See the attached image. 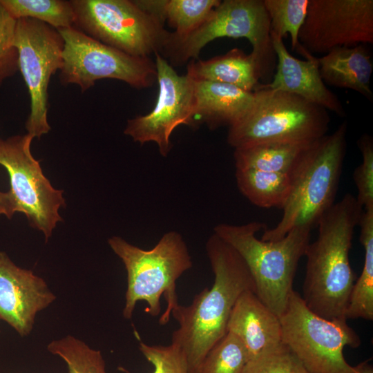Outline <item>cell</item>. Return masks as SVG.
<instances>
[{
  "mask_svg": "<svg viewBox=\"0 0 373 373\" xmlns=\"http://www.w3.org/2000/svg\"><path fill=\"white\" fill-rule=\"evenodd\" d=\"M214 279L212 286L197 294L191 303L174 309L179 324L171 343L185 355L193 373H198L208 352L227 333L232 308L240 295L255 291L251 273L239 254L214 233L206 242Z\"/></svg>",
  "mask_w": 373,
  "mask_h": 373,
  "instance_id": "obj_1",
  "label": "cell"
},
{
  "mask_svg": "<svg viewBox=\"0 0 373 373\" xmlns=\"http://www.w3.org/2000/svg\"><path fill=\"white\" fill-rule=\"evenodd\" d=\"M363 211L356 198L346 193L320 218L318 236L305 250L301 297L312 312L325 319L347 320L345 313L356 280L350 251Z\"/></svg>",
  "mask_w": 373,
  "mask_h": 373,
  "instance_id": "obj_2",
  "label": "cell"
},
{
  "mask_svg": "<svg viewBox=\"0 0 373 373\" xmlns=\"http://www.w3.org/2000/svg\"><path fill=\"white\" fill-rule=\"evenodd\" d=\"M347 124L309 143L290 173L291 190L283 216L272 229L263 231L261 240L276 241L296 227L312 229L335 203L346 153Z\"/></svg>",
  "mask_w": 373,
  "mask_h": 373,
  "instance_id": "obj_3",
  "label": "cell"
},
{
  "mask_svg": "<svg viewBox=\"0 0 373 373\" xmlns=\"http://www.w3.org/2000/svg\"><path fill=\"white\" fill-rule=\"evenodd\" d=\"M265 229L266 224L256 221L220 223L214 227L213 233L242 257L253 278L256 294L280 316L294 290L296 269L310 242L312 229L296 227L280 240L264 241L256 234Z\"/></svg>",
  "mask_w": 373,
  "mask_h": 373,
  "instance_id": "obj_4",
  "label": "cell"
},
{
  "mask_svg": "<svg viewBox=\"0 0 373 373\" xmlns=\"http://www.w3.org/2000/svg\"><path fill=\"white\" fill-rule=\"evenodd\" d=\"M108 243L122 260L127 273V288L122 314L131 320L137 302L146 303V313L157 316L161 312L164 295L166 309L160 318L165 325L178 305L176 292L178 279L192 266L191 257L182 236L178 231L165 233L151 249H143L119 236Z\"/></svg>",
  "mask_w": 373,
  "mask_h": 373,
  "instance_id": "obj_5",
  "label": "cell"
},
{
  "mask_svg": "<svg viewBox=\"0 0 373 373\" xmlns=\"http://www.w3.org/2000/svg\"><path fill=\"white\" fill-rule=\"evenodd\" d=\"M246 112L229 126L234 149L267 143L309 144L327 134V111L278 90L257 88Z\"/></svg>",
  "mask_w": 373,
  "mask_h": 373,
  "instance_id": "obj_6",
  "label": "cell"
},
{
  "mask_svg": "<svg viewBox=\"0 0 373 373\" xmlns=\"http://www.w3.org/2000/svg\"><path fill=\"white\" fill-rule=\"evenodd\" d=\"M222 37L248 39L262 77L272 71L276 55L263 0L221 1L207 19L189 35L176 37L170 32L162 56L175 66L181 65L190 59H198L207 44Z\"/></svg>",
  "mask_w": 373,
  "mask_h": 373,
  "instance_id": "obj_7",
  "label": "cell"
},
{
  "mask_svg": "<svg viewBox=\"0 0 373 373\" xmlns=\"http://www.w3.org/2000/svg\"><path fill=\"white\" fill-rule=\"evenodd\" d=\"M281 341L309 373H354L343 354L345 347L356 348L361 341L347 320H328L312 312L294 289L279 316Z\"/></svg>",
  "mask_w": 373,
  "mask_h": 373,
  "instance_id": "obj_8",
  "label": "cell"
},
{
  "mask_svg": "<svg viewBox=\"0 0 373 373\" xmlns=\"http://www.w3.org/2000/svg\"><path fill=\"white\" fill-rule=\"evenodd\" d=\"M74 26L88 36L128 55L161 54L170 32L131 0H71Z\"/></svg>",
  "mask_w": 373,
  "mask_h": 373,
  "instance_id": "obj_9",
  "label": "cell"
},
{
  "mask_svg": "<svg viewBox=\"0 0 373 373\" xmlns=\"http://www.w3.org/2000/svg\"><path fill=\"white\" fill-rule=\"evenodd\" d=\"M63 40L62 84H75L82 93L102 79L124 82L141 89L157 80L155 64L149 57L128 55L84 34L75 26L58 29Z\"/></svg>",
  "mask_w": 373,
  "mask_h": 373,
  "instance_id": "obj_10",
  "label": "cell"
},
{
  "mask_svg": "<svg viewBox=\"0 0 373 373\" xmlns=\"http://www.w3.org/2000/svg\"><path fill=\"white\" fill-rule=\"evenodd\" d=\"M64 44L59 31L50 26L30 18L17 19L14 46L30 100L26 128L33 137L40 138L50 130L48 86L51 77L62 67Z\"/></svg>",
  "mask_w": 373,
  "mask_h": 373,
  "instance_id": "obj_11",
  "label": "cell"
},
{
  "mask_svg": "<svg viewBox=\"0 0 373 373\" xmlns=\"http://www.w3.org/2000/svg\"><path fill=\"white\" fill-rule=\"evenodd\" d=\"M33 138L26 133L0 139V164L10 178L8 192L15 212L25 214L30 225L42 231L47 242L57 223L62 221L59 209L65 200L63 191L52 187L32 156Z\"/></svg>",
  "mask_w": 373,
  "mask_h": 373,
  "instance_id": "obj_12",
  "label": "cell"
},
{
  "mask_svg": "<svg viewBox=\"0 0 373 373\" xmlns=\"http://www.w3.org/2000/svg\"><path fill=\"white\" fill-rule=\"evenodd\" d=\"M158 94L155 106L148 114L127 121L124 131L134 142H155L166 157L172 148L171 137L180 125L193 124L194 81L179 75L160 53H155Z\"/></svg>",
  "mask_w": 373,
  "mask_h": 373,
  "instance_id": "obj_13",
  "label": "cell"
},
{
  "mask_svg": "<svg viewBox=\"0 0 373 373\" xmlns=\"http://www.w3.org/2000/svg\"><path fill=\"white\" fill-rule=\"evenodd\" d=\"M372 43V0H309L298 46L314 55Z\"/></svg>",
  "mask_w": 373,
  "mask_h": 373,
  "instance_id": "obj_14",
  "label": "cell"
},
{
  "mask_svg": "<svg viewBox=\"0 0 373 373\" xmlns=\"http://www.w3.org/2000/svg\"><path fill=\"white\" fill-rule=\"evenodd\" d=\"M57 299L46 280L16 265L0 251V320L21 337L29 336L37 314Z\"/></svg>",
  "mask_w": 373,
  "mask_h": 373,
  "instance_id": "obj_15",
  "label": "cell"
},
{
  "mask_svg": "<svg viewBox=\"0 0 373 373\" xmlns=\"http://www.w3.org/2000/svg\"><path fill=\"white\" fill-rule=\"evenodd\" d=\"M271 40L277 57L276 72L271 82L259 84L255 89L268 88L289 93L341 117L345 116L341 102L327 88L320 75L318 57L298 46L296 50L306 59H298L288 52L283 39L271 37Z\"/></svg>",
  "mask_w": 373,
  "mask_h": 373,
  "instance_id": "obj_16",
  "label": "cell"
},
{
  "mask_svg": "<svg viewBox=\"0 0 373 373\" xmlns=\"http://www.w3.org/2000/svg\"><path fill=\"white\" fill-rule=\"evenodd\" d=\"M227 332L244 345L248 360L281 341L280 317L253 290L242 293L236 301L227 323Z\"/></svg>",
  "mask_w": 373,
  "mask_h": 373,
  "instance_id": "obj_17",
  "label": "cell"
},
{
  "mask_svg": "<svg viewBox=\"0 0 373 373\" xmlns=\"http://www.w3.org/2000/svg\"><path fill=\"white\" fill-rule=\"evenodd\" d=\"M194 81L193 123L199 121L211 129L231 126L249 108L254 93L209 81Z\"/></svg>",
  "mask_w": 373,
  "mask_h": 373,
  "instance_id": "obj_18",
  "label": "cell"
},
{
  "mask_svg": "<svg viewBox=\"0 0 373 373\" xmlns=\"http://www.w3.org/2000/svg\"><path fill=\"white\" fill-rule=\"evenodd\" d=\"M318 62L325 84L351 89L372 102L370 82L373 63L365 44L332 48L318 58Z\"/></svg>",
  "mask_w": 373,
  "mask_h": 373,
  "instance_id": "obj_19",
  "label": "cell"
},
{
  "mask_svg": "<svg viewBox=\"0 0 373 373\" xmlns=\"http://www.w3.org/2000/svg\"><path fill=\"white\" fill-rule=\"evenodd\" d=\"M186 74L195 81L232 85L247 92H254L262 77L256 59L251 53L247 55L238 48L207 60H191Z\"/></svg>",
  "mask_w": 373,
  "mask_h": 373,
  "instance_id": "obj_20",
  "label": "cell"
},
{
  "mask_svg": "<svg viewBox=\"0 0 373 373\" xmlns=\"http://www.w3.org/2000/svg\"><path fill=\"white\" fill-rule=\"evenodd\" d=\"M219 0H135L145 12L163 24L166 21L175 29L176 37H184L199 27L211 11L219 5Z\"/></svg>",
  "mask_w": 373,
  "mask_h": 373,
  "instance_id": "obj_21",
  "label": "cell"
},
{
  "mask_svg": "<svg viewBox=\"0 0 373 373\" xmlns=\"http://www.w3.org/2000/svg\"><path fill=\"white\" fill-rule=\"evenodd\" d=\"M240 193L253 204L261 208L283 209L291 190L289 175L255 169H236Z\"/></svg>",
  "mask_w": 373,
  "mask_h": 373,
  "instance_id": "obj_22",
  "label": "cell"
},
{
  "mask_svg": "<svg viewBox=\"0 0 373 373\" xmlns=\"http://www.w3.org/2000/svg\"><path fill=\"white\" fill-rule=\"evenodd\" d=\"M358 225L364 251L361 274L356 280L346 310V319L373 320V209L363 210Z\"/></svg>",
  "mask_w": 373,
  "mask_h": 373,
  "instance_id": "obj_23",
  "label": "cell"
},
{
  "mask_svg": "<svg viewBox=\"0 0 373 373\" xmlns=\"http://www.w3.org/2000/svg\"><path fill=\"white\" fill-rule=\"evenodd\" d=\"M309 144L267 143L236 149L233 153L236 169L289 175Z\"/></svg>",
  "mask_w": 373,
  "mask_h": 373,
  "instance_id": "obj_24",
  "label": "cell"
},
{
  "mask_svg": "<svg viewBox=\"0 0 373 373\" xmlns=\"http://www.w3.org/2000/svg\"><path fill=\"white\" fill-rule=\"evenodd\" d=\"M0 3L16 19H36L57 30L74 26L75 13L71 1L0 0Z\"/></svg>",
  "mask_w": 373,
  "mask_h": 373,
  "instance_id": "obj_25",
  "label": "cell"
},
{
  "mask_svg": "<svg viewBox=\"0 0 373 373\" xmlns=\"http://www.w3.org/2000/svg\"><path fill=\"white\" fill-rule=\"evenodd\" d=\"M47 350L64 361L68 373H107L101 352L74 336L50 341Z\"/></svg>",
  "mask_w": 373,
  "mask_h": 373,
  "instance_id": "obj_26",
  "label": "cell"
},
{
  "mask_svg": "<svg viewBox=\"0 0 373 373\" xmlns=\"http://www.w3.org/2000/svg\"><path fill=\"white\" fill-rule=\"evenodd\" d=\"M263 3L269 19L270 37L283 39L289 34L291 50L296 49L309 0H263Z\"/></svg>",
  "mask_w": 373,
  "mask_h": 373,
  "instance_id": "obj_27",
  "label": "cell"
},
{
  "mask_svg": "<svg viewBox=\"0 0 373 373\" xmlns=\"http://www.w3.org/2000/svg\"><path fill=\"white\" fill-rule=\"evenodd\" d=\"M247 350L235 335L227 332L207 354L198 373H242Z\"/></svg>",
  "mask_w": 373,
  "mask_h": 373,
  "instance_id": "obj_28",
  "label": "cell"
},
{
  "mask_svg": "<svg viewBox=\"0 0 373 373\" xmlns=\"http://www.w3.org/2000/svg\"><path fill=\"white\" fill-rule=\"evenodd\" d=\"M242 373H309L282 342L249 358Z\"/></svg>",
  "mask_w": 373,
  "mask_h": 373,
  "instance_id": "obj_29",
  "label": "cell"
},
{
  "mask_svg": "<svg viewBox=\"0 0 373 373\" xmlns=\"http://www.w3.org/2000/svg\"><path fill=\"white\" fill-rule=\"evenodd\" d=\"M139 349L152 364L153 373H193L183 352L175 345H150L140 342ZM130 373L122 367L119 368Z\"/></svg>",
  "mask_w": 373,
  "mask_h": 373,
  "instance_id": "obj_30",
  "label": "cell"
},
{
  "mask_svg": "<svg viewBox=\"0 0 373 373\" xmlns=\"http://www.w3.org/2000/svg\"><path fill=\"white\" fill-rule=\"evenodd\" d=\"M357 143L362 162L353 173L357 189L355 198L363 210H368L373 209V140L370 135L365 134Z\"/></svg>",
  "mask_w": 373,
  "mask_h": 373,
  "instance_id": "obj_31",
  "label": "cell"
},
{
  "mask_svg": "<svg viewBox=\"0 0 373 373\" xmlns=\"http://www.w3.org/2000/svg\"><path fill=\"white\" fill-rule=\"evenodd\" d=\"M17 19L0 3V87L19 71V57L14 46Z\"/></svg>",
  "mask_w": 373,
  "mask_h": 373,
  "instance_id": "obj_32",
  "label": "cell"
},
{
  "mask_svg": "<svg viewBox=\"0 0 373 373\" xmlns=\"http://www.w3.org/2000/svg\"><path fill=\"white\" fill-rule=\"evenodd\" d=\"M15 213L14 204L9 192L0 191V216L5 215L10 219Z\"/></svg>",
  "mask_w": 373,
  "mask_h": 373,
  "instance_id": "obj_33",
  "label": "cell"
},
{
  "mask_svg": "<svg viewBox=\"0 0 373 373\" xmlns=\"http://www.w3.org/2000/svg\"><path fill=\"white\" fill-rule=\"evenodd\" d=\"M354 373H373L372 365L368 363V361H363L355 366Z\"/></svg>",
  "mask_w": 373,
  "mask_h": 373,
  "instance_id": "obj_34",
  "label": "cell"
}]
</instances>
